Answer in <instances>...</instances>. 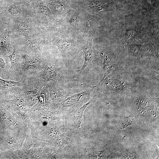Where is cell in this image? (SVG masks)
<instances>
[{"label":"cell","mask_w":159,"mask_h":159,"mask_svg":"<svg viewBox=\"0 0 159 159\" xmlns=\"http://www.w3.org/2000/svg\"><path fill=\"white\" fill-rule=\"evenodd\" d=\"M37 76L43 79L47 83L50 81L68 80L69 74L63 64L47 60L43 69L37 74Z\"/></svg>","instance_id":"1"},{"label":"cell","mask_w":159,"mask_h":159,"mask_svg":"<svg viewBox=\"0 0 159 159\" xmlns=\"http://www.w3.org/2000/svg\"><path fill=\"white\" fill-rule=\"evenodd\" d=\"M22 58L24 60L19 73L22 74H29L38 73L45 67L47 60H45L41 55H29L24 54Z\"/></svg>","instance_id":"2"},{"label":"cell","mask_w":159,"mask_h":159,"mask_svg":"<svg viewBox=\"0 0 159 159\" xmlns=\"http://www.w3.org/2000/svg\"><path fill=\"white\" fill-rule=\"evenodd\" d=\"M93 38L86 40L82 43L80 47V51L83 50L85 54V61L82 68L76 71L77 77L87 73L92 66V61L93 53L92 49Z\"/></svg>","instance_id":"3"},{"label":"cell","mask_w":159,"mask_h":159,"mask_svg":"<svg viewBox=\"0 0 159 159\" xmlns=\"http://www.w3.org/2000/svg\"><path fill=\"white\" fill-rule=\"evenodd\" d=\"M8 57L10 59L11 64L9 69L10 72L14 74L19 72L23 65L22 62V56L14 47L12 53Z\"/></svg>","instance_id":"4"},{"label":"cell","mask_w":159,"mask_h":159,"mask_svg":"<svg viewBox=\"0 0 159 159\" xmlns=\"http://www.w3.org/2000/svg\"><path fill=\"white\" fill-rule=\"evenodd\" d=\"M10 36V32L8 31L0 34V55H6L11 52L12 47Z\"/></svg>","instance_id":"5"},{"label":"cell","mask_w":159,"mask_h":159,"mask_svg":"<svg viewBox=\"0 0 159 159\" xmlns=\"http://www.w3.org/2000/svg\"><path fill=\"white\" fill-rule=\"evenodd\" d=\"M23 43L36 55H41L39 42L37 37L34 36L27 37L25 38Z\"/></svg>","instance_id":"6"},{"label":"cell","mask_w":159,"mask_h":159,"mask_svg":"<svg viewBox=\"0 0 159 159\" xmlns=\"http://www.w3.org/2000/svg\"><path fill=\"white\" fill-rule=\"evenodd\" d=\"M51 44L57 46L63 54L68 51L72 46L70 41L67 39H54L52 41Z\"/></svg>","instance_id":"7"},{"label":"cell","mask_w":159,"mask_h":159,"mask_svg":"<svg viewBox=\"0 0 159 159\" xmlns=\"http://www.w3.org/2000/svg\"><path fill=\"white\" fill-rule=\"evenodd\" d=\"M104 57V59L103 63V71L104 73L103 77L100 82L97 85L95 86L87 85L93 90L94 88L98 87L101 83L104 80L105 78L110 73L113 67V62L111 59L108 58L107 55H105L103 53H101Z\"/></svg>","instance_id":"8"},{"label":"cell","mask_w":159,"mask_h":159,"mask_svg":"<svg viewBox=\"0 0 159 159\" xmlns=\"http://www.w3.org/2000/svg\"><path fill=\"white\" fill-rule=\"evenodd\" d=\"M48 5L54 12L61 13L65 9V5L61 0H48Z\"/></svg>","instance_id":"9"},{"label":"cell","mask_w":159,"mask_h":159,"mask_svg":"<svg viewBox=\"0 0 159 159\" xmlns=\"http://www.w3.org/2000/svg\"><path fill=\"white\" fill-rule=\"evenodd\" d=\"M22 81L7 80L0 77V89H9L14 87H22Z\"/></svg>","instance_id":"10"},{"label":"cell","mask_w":159,"mask_h":159,"mask_svg":"<svg viewBox=\"0 0 159 159\" xmlns=\"http://www.w3.org/2000/svg\"><path fill=\"white\" fill-rule=\"evenodd\" d=\"M12 4L8 5L7 11L11 15L16 16L17 15L20 10V5L18 2L12 3Z\"/></svg>","instance_id":"11"},{"label":"cell","mask_w":159,"mask_h":159,"mask_svg":"<svg viewBox=\"0 0 159 159\" xmlns=\"http://www.w3.org/2000/svg\"><path fill=\"white\" fill-rule=\"evenodd\" d=\"M17 29L19 32H26L29 29V26L25 21H21L18 24Z\"/></svg>","instance_id":"12"},{"label":"cell","mask_w":159,"mask_h":159,"mask_svg":"<svg viewBox=\"0 0 159 159\" xmlns=\"http://www.w3.org/2000/svg\"><path fill=\"white\" fill-rule=\"evenodd\" d=\"M4 10V7L2 3H0V31L3 27V13Z\"/></svg>","instance_id":"13"},{"label":"cell","mask_w":159,"mask_h":159,"mask_svg":"<svg viewBox=\"0 0 159 159\" xmlns=\"http://www.w3.org/2000/svg\"><path fill=\"white\" fill-rule=\"evenodd\" d=\"M78 21L77 16L76 15H74L71 17L70 19L69 22L71 25L73 26H75L78 25Z\"/></svg>","instance_id":"14"},{"label":"cell","mask_w":159,"mask_h":159,"mask_svg":"<svg viewBox=\"0 0 159 159\" xmlns=\"http://www.w3.org/2000/svg\"><path fill=\"white\" fill-rule=\"evenodd\" d=\"M93 4L95 7L97 9H99L104 6V3L102 1L98 0L95 1Z\"/></svg>","instance_id":"15"},{"label":"cell","mask_w":159,"mask_h":159,"mask_svg":"<svg viewBox=\"0 0 159 159\" xmlns=\"http://www.w3.org/2000/svg\"><path fill=\"white\" fill-rule=\"evenodd\" d=\"M0 68L3 70H6L5 62L4 59L0 57Z\"/></svg>","instance_id":"16"},{"label":"cell","mask_w":159,"mask_h":159,"mask_svg":"<svg viewBox=\"0 0 159 159\" xmlns=\"http://www.w3.org/2000/svg\"><path fill=\"white\" fill-rule=\"evenodd\" d=\"M27 0V1H32V0Z\"/></svg>","instance_id":"17"}]
</instances>
